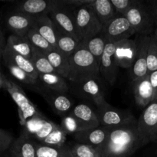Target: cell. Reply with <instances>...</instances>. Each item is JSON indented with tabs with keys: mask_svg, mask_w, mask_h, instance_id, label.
Wrapping results in <instances>:
<instances>
[{
	"mask_svg": "<svg viewBox=\"0 0 157 157\" xmlns=\"http://www.w3.org/2000/svg\"><path fill=\"white\" fill-rule=\"evenodd\" d=\"M34 27L48 41L51 45L57 47V30L48 15H41L35 18Z\"/></svg>",
	"mask_w": 157,
	"mask_h": 157,
	"instance_id": "obj_24",
	"label": "cell"
},
{
	"mask_svg": "<svg viewBox=\"0 0 157 157\" xmlns=\"http://www.w3.org/2000/svg\"><path fill=\"white\" fill-rule=\"evenodd\" d=\"M38 91L41 94L54 112L61 117L68 114L74 108L73 101L66 94L67 93L55 91L45 87L44 89H39Z\"/></svg>",
	"mask_w": 157,
	"mask_h": 157,
	"instance_id": "obj_11",
	"label": "cell"
},
{
	"mask_svg": "<svg viewBox=\"0 0 157 157\" xmlns=\"http://www.w3.org/2000/svg\"><path fill=\"white\" fill-rule=\"evenodd\" d=\"M6 47L31 61L33 58L35 48L31 44L26 35L20 36L12 34L8 38Z\"/></svg>",
	"mask_w": 157,
	"mask_h": 157,
	"instance_id": "obj_22",
	"label": "cell"
},
{
	"mask_svg": "<svg viewBox=\"0 0 157 157\" xmlns=\"http://www.w3.org/2000/svg\"><path fill=\"white\" fill-rule=\"evenodd\" d=\"M6 157H13V156H12V155H11V154H10V156H6Z\"/></svg>",
	"mask_w": 157,
	"mask_h": 157,
	"instance_id": "obj_48",
	"label": "cell"
},
{
	"mask_svg": "<svg viewBox=\"0 0 157 157\" xmlns=\"http://www.w3.org/2000/svg\"><path fill=\"white\" fill-rule=\"evenodd\" d=\"M9 149L13 157H37L36 142L24 132L13 141Z\"/></svg>",
	"mask_w": 157,
	"mask_h": 157,
	"instance_id": "obj_20",
	"label": "cell"
},
{
	"mask_svg": "<svg viewBox=\"0 0 157 157\" xmlns=\"http://www.w3.org/2000/svg\"><path fill=\"white\" fill-rule=\"evenodd\" d=\"M97 157H103V156H102V155H101V153H100V154L98 155V156H97Z\"/></svg>",
	"mask_w": 157,
	"mask_h": 157,
	"instance_id": "obj_47",
	"label": "cell"
},
{
	"mask_svg": "<svg viewBox=\"0 0 157 157\" xmlns=\"http://www.w3.org/2000/svg\"><path fill=\"white\" fill-rule=\"evenodd\" d=\"M35 18L15 9L7 15L6 23L14 35L25 36L35 24Z\"/></svg>",
	"mask_w": 157,
	"mask_h": 157,
	"instance_id": "obj_16",
	"label": "cell"
},
{
	"mask_svg": "<svg viewBox=\"0 0 157 157\" xmlns=\"http://www.w3.org/2000/svg\"><path fill=\"white\" fill-rule=\"evenodd\" d=\"M115 49L116 43L107 42L100 64V74L110 85L116 82L119 67L115 59Z\"/></svg>",
	"mask_w": 157,
	"mask_h": 157,
	"instance_id": "obj_12",
	"label": "cell"
},
{
	"mask_svg": "<svg viewBox=\"0 0 157 157\" xmlns=\"http://www.w3.org/2000/svg\"><path fill=\"white\" fill-rule=\"evenodd\" d=\"M6 43L5 41V38L4 35H3L2 32L1 30V28H0V58L2 57L3 52H4V49L6 48Z\"/></svg>",
	"mask_w": 157,
	"mask_h": 157,
	"instance_id": "obj_43",
	"label": "cell"
},
{
	"mask_svg": "<svg viewBox=\"0 0 157 157\" xmlns=\"http://www.w3.org/2000/svg\"><path fill=\"white\" fill-rule=\"evenodd\" d=\"M37 157H73L71 146L64 145L48 146L41 143H36Z\"/></svg>",
	"mask_w": 157,
	"mask_h": 157,
	"instance_id": "obj_29",
	"label": "cell"
},
{
	"mask_svg": "<svg viewBox=\"0 0 157 157\" xmlns=\"http://www.w3.org/2000/svg\"><path fill=\"white\" fill-rule=\"evenodd\" d=\"M148 6L151 11L155 25L157 26V0H150L148 2Z\"/></svg>",
	"mask_w": 157,
	"mask_h": 157,
	"instance_id": "obj_41",
	"label": "cell"
},
{
	"mask_svg": "<svg viewBox=\"0 0 157 157\" xmlns=\"http://www.w3.org/2000/svg\"><path fill=\"white\" fill-rule=\"evenodd\" d=\"M48 15L57 30L81 41L76 26L75 8L67 6L63 1H58L57 6Z\"/></svg>",
	"mask_w": 157,
	"mask_h": 157,
	"instance_id": "obj_6",
	"label": "cell"
},
{
	"mask_svg": "<svg viewBox=\"0 0 157 157\" xmlns=\"http://www.w3.org/2000/svg\"><path fill=\"white\" fill-rule=\"evenodd\" d=\"M97 115L100 124L106 127H118L136 120L130 111L115 108L107 102L101 107H98Z\"/></svg>",
	"mask_w": 157,
	"mask_h": 157,
	"instance_id": "obj_9",
	"label": "cell"
},
{
	"mask_svg": "<svg viewBox=\"0 0 157 157\" xmlns=\"http://www.w3.org/2000/svg\"><path fill=\"white\" fill-rule=\"evenodd\" d=\"M32 62L33 63L38 75L56 73L55 69L53 68V67L51 64V63L49 62L45 54L41 52V50L35 48Z\"/></svg>",
	"mask_w": 157,
	"mask_h": 157,
	"instance_id": "obj_30",
	"label": "cell"
},
{
	"mask_svg": "<svg viewBox=\"0 0 157 157\" xmlns=\"http://www.w3.org/2000/svg\"><path fill=\"white\" fill-rule=\"evenodd\" d=\"M69 114L76 119L81 126L82 131L97 128L101 125L97 113L91 107L85 104H79L74 107Z\"/></svg>",
	"mask_w": 157,
	"mask_h": 157,
	"instance_id": "obj_18",
	"label": "cell"
},
{
	"mask_svg": "<svg viewBox=\"0 0 157 157\" xmlns=\"http://www.w3.org/2000/svg\"><path fill=\"white\" fill-rule=\"evenodd\" d=\"M72 87L77 95L94 102L98 108L107 103L99 76L90 77L72 83Z\"/></svg>",
	"mask_w": 157,
	"mask_h": 157,
	"instance_id": "obj_8",
	"label": "cell"
},
{
	"mask_svg": "<svg viewBox=\"0 0 157 157\" xmlns=\"http://www.w3.org/2000/svg\"><path fill=\"white\" fill-rule=\"evenodd\" d=\"M66 136H67L66 133L59 126L58 128L55 129L52 133H51L47 137L44 138L40 143L44 144V145L54 146V147L62 146L64 145V142L66 140Z\"/></svg>",
	"mask_w": 157,
	"mask_h": 157,
	"instance_id": "obj_35",
	"label": "cell"
},
{
	"mask_svg": "<svg viewBox=\"0 0 157 157\" xmlns=\"http://www.w3.org/2000/svg\"><path fill=\"white\" fill-rule=\"evenodd\" d=\"M153 35H154L155 38H156V41H157V27L155 29V31H154V33H153Z\"/></svg>",
	"mask_w": 157,
	"mask_h": 157,
	"instance_id": "obj_45",
	"label": "cell"
},
{
	"mask_svg": "<svg viewBox=\"0 0 157 157\" xmlns=\"http://www.w3.org/2000/svg\"><path fill=\"white\" fill-rule=\"evenodd\" d=\"M75 14L77 29L81 41L101 33L103 25L91 5L76 8L75 9Z\"/></svg>",
	"mask_w": 157,
	"mask_h": 157,
	"instance_id": "obj_5",
	"label": "cell"
},
{
	"mask_svg": "<svg viewBox=\"0 0 157 157\" xmlns=\"http://www.w3.org/2000/svg\"><path fill=\"white\" fill-rule=\"evenodd\" d=\"M153 143H156V144H157V132H156V136H155V138H154V140H153Z\"/></svg>",
	"mask_w": 157,
	"mask_h": 157,
	"instance_id": "obj_46",
	"label": "cell"
},
{
	"mask_svg": "<svg viewBox=\"0 0 157 157\" xmlns=\"http://www.w3.org/2000/svg\"><path fill=\"white\" fill-rule=\"evenodd\" d=\"M58 127L59 126L57 125L56 124L52 122V121L48 120L47 117H44L43 119L42 123H41V127H40V128L38 129V130L36 132V133H35L33 137L38 141H39L40 143L44 138L47 137L51 133H52L55 129L58 128Z\"/></svg>",
	"mask_w": 157,
	"mask_h": 157,
	"instance_id": "obj_36",
	"label": "cell"
},
{
	"mask_svg": "<svg viewBox=\"0 0 157 157\" xmlns=\"http://www.w3.org/2000/svg\"><path fill=\"white\" fill-rule=\"evenodd\" d=\"M45 55L53 68L55 69V72L62 78L68 80L71 75L69 58L55 48L50 52L45 53Z\"/></svg>",
	"mask_w": 157,
	"mask_h": 157,
	"instance_id": "obj_23",
	"label": "cell"
},
{
	"mask_svg": "<svg viewBox=\"0 0 157 157\" xmlns=\"http://www.w3.org/2000/svg\"><path fill=\"white\" fill-rule=\"evenodd\" d=\"M71 75L69 81L78 82L84 78L98 77L100 64L94 57L81 44L78 48L69 57Z\"/></svg>",
	"mask_w": 157,
	"mask_h": 157,
	"instance_id": "obj_2",
	"label": "cell"
},
{
	"mask_svg": "<svg viewBox=\"0 0 157 157\" xmlns=\"http://www.w3.org/2000/svg\"><path fill=\"white\" fill-rule=\"evenodd\" d=\"M80 44L81 41L76 39L75 37L57 30L56 49L67 58H69L78 48Z\"/></svg>",
	"mask_w": 157,
	"mask_h": 157,
	"instance_id": "obj_28",
	"label": "cell"
},
{
	"mask_svg": "<svg viewBox=\"0 0 157 157\" xmlns=\"http://www.w3.org/2000/svg\"><path fill=\"white\" fill-rule=\"evenodd\" d=\"M3 88L9 94L14 102L16 104L20 124L21 126L24 127L26 122L34 117L43 115L37 106L29 100L23 89L16 83L6 78Z\"/></svg>",
	"mask_w": 157,
	"mask_h": 157,
	"instance_id": "obj_3",
	"label": "cell"
},
{
	"mask_svg": "<svg viewBox=\"0 0 157 157\" xmlns=\"http://www.w3.org/2000/svg\"><path fill=\"white\" fill-rule=\"evenodd\" d=\"M14 140L13 136L9 132L0 129V156L10 148Z\"/></svg>",
	"mask_w": 157,
	"mask_h": 157,
	"instance_id": "obj_39",
	"label": "cell"
},
{
	"mask_svg": "<svg viewBox=\"0 0 157 157\" xmlns=\"http://www.w3.org/2000/svg\"><path fill=\"white\" fill-rule=\"evenodd\" d=\"M103 35L107 42L117 43L124 39H128L135 35L130 22L124 15H116L108 23L103 26Z\"/></svg>",
	"mask_w": 157,
	"mask_h": 157,
	"instance_id": "obj_10",
	"label": "cell"
},
{
	"mask_svg": "<svg viewBox=\"0 0 157 157\" xmlns=\"http://www.w3.org/2000/svg\"><path fill=\"white\" fill-rule=\"evenodd\" d=\"M63 130L66 133V134H75L80 131H82L81 126L78 124L76 119L73 117L71 114H67L62 117L61 119V126Z\"/></svg>",
	"mask_w": 157,
	"mask_h": 157,
	"instance_id": "obj_37",
	"label": "cell"
},
{
	"mask_svg": "<svg viewBox=\"0 0 157 157\" xmlns=\"http://www.w3.org/2000/svg\"><path fill=\"white\" fill-rule=\"evenodd\" d=\"M147 61L149 75L157 71V41L153 34L150 35Z\"/></svg>",
	"mask_w": 157,
	"mask_h": 157,
	"instance_id": "obj_33",
	"label": "cell"
},
{
	"mask_svg": "<svg viewBox=\"0 0 157 157\" xmlns=\"http://www.w3.org/2000/svg\"><path fill=\"white\" fill-rule=\"evenodd\" d=\"M27 38H29V41L31 42V44H32L35 48L38 49V50H41V52H44V54L47 53V52H50L52 49H53L54 48L51 45L50 43L36 30L35 27L33 26V28L30 29L29 31L27 34Z\"/></svg>",
	"mask_w": 157,
	"mask_h": 157,
	"instance_id": "obj_31",
	"label": "cell"
},
{
	"mask_svg": "<svg viewBox=\"0 0 157 157\" xmlns=\"http://www.w3.org/2000/svg\"><path fill=\"white\" fill-rule=\"evenodd\" d=\"M38 81H40L45 88L49 90L62 93H67L69 90L68 84H67L65 78L57 73L39 75Z\"/></svg>",
	"mask_w": 157,
	"mask_h": 157,
	"instance_id": "obj_26",
	"label": "cell"
},
{
	"mask_svg": "<svg viewBox=\"0 0 157 157\" xmlns=\"http://www.w3.org/2000/svg\"><path fill=\"white\" fill-rule=\"evenodd\" d=\"M130 22L135 34L151 35L154 33V20L148 5L141 0H136L134 4L124 15Z\"/></svg>",
	"mask_w": 157,
	"mask_h": 157,
	"instance_id": "obj_4",
	"label": "cell"
},
{
	"mask_svg": "<svg viewBox=\"0 0 157 157\" xmlns=\"http://www.w3.org/2000/svg\"><path fill=\"white\" fill-rule=\"evenodd\" d=\"M2 58L4 60V62L11 63V64L17 66L21 70L24 71L25 73H27L34 80L38 81L39 75L31 60L15 53V52L6 47V45L2 54Z\"/></svg>",
	"mask_w": 157,
	"mask_h": 157,
	"instance_id": "obj_21",
	"label": "cell"
},
{
	"mask_svg": "<svg viewBox=\"0 0 157 157\" xmlns=\"http://www.w3.org/2000/svg\"><path fill=\"white\" fill-rule=\"evenodd\" d=\"M5 64L6 65L7 68L9 69L11 75H12L15 79L18 80V81L23 83V84H29V85L35 86L38 84V81L34 80L33 78H31L27 73H25L24 71L21 70V68L18 67L17 66L8 62H5Z\"/></svg>",
	"mask_w": 157,
	"mask_h": 157,
	"instance_id": "obj_34",
	"label": "cell"
},
{
	"mask_svg": "<svg viewBox=\"0 0 157 157\" xmlns=\"http://www.w3.org/2000/svg\"><path fill=\"white\" fill-rule=\"evenodd\" d=\"M91 6L103 26L116 17V12L110 0H94Z\"/></svg>",
	"mask_w": 157,
	"mask_h": 157,
	"instance_id": "obj_27",
	"label": "cell"
},
{
	"mask_svg": "<svg viewBox=\"0 0 157 157\" xmlns=\"http://www.w3.org/2000/svg\"><path fill=\"white\" fill-rule=\"evenodd\" d=\"M117 15H124L133 6L136 0H110Z\"/></svg>",
	"mask_w": 157,
	"mask_h": 157,
	"instance_id": "obj_38",
	"label": "cell"
},
{
	"mask_svg": "<svg viewBox=\"0 0 157 157\" xmlns=\"http://www.w3.org/2000/svg\"><path fill=\"white\" fill-rule=\"evenodd\" d=\"M62 1L67 6H71L76 9L81 6L91 5L94 2V0H62Z\"/></svg>",
	"mask_w": 157,
	"mask_h": 157,
	"instance_id": "obj_40",
	"label": "cell"
},
{
	"mask_svg": "<svg viewBox=\"0 0 157 157\" xmlns=\"http://www.w3.org/2000/svg\"><path fill=\"white\" fill-rule=\"evenodd\" d=\"M71 150L73 157H97L101 153L98 148L79 143L71 146Z\"/></svg>",
	"mask_w": 157,
	"mask_h": 157,
	"instance_id": "obj_32",
	"label": "cell"
},
{
	"mask_svg": "<svg viewBox=\"0 0 157 157\" xmlns=\"http://www.w3.org/2000/svg\"><path fill=\"white\" fill-rule=\"evenodd\" d=\"M150 35H141L137 43V55L136 61L131 68V81L144 78L149 75L147 68V52Z\"/></svg>",
	"mask_w": 157,
	"mask_h": 157,
	"instance_id": "obj_14",
	"label": "cell"
},
{
	"mask_svg": "<svg viewBox=\"0 0 157 157\" xmlns=\"http://www.w3.org/2000/svg\"><path fill=\"white\" fill-rule=\"evenodd\" d=\"M137 130L143 147L153 143L157 132V98L145 107L137 120Z\"/></svg>",
	"mask_w": 157,
	"mask_h": 157,
	"instance_id": "obj_7",
	"label": "cell"
},
{
	"mask_svg": "<svg viewBox=\"0 0 157 157\" xmlns=\"http://www.w3.org/2000/svg\"><path fill=\"white\" fill-rule=\"evenodd\" d=\"M149 78H150V83H151L152 87L153 88V90H154L155 97H156V98H157V71L150 73L149 75Z\"/></svg>",
	"mask_w": 157,
	"mask_h": 157,
	"instance_id": "obj_42",
	"label": "cell"
},
{
	"mask_svg": "<svg viewBox=\"0 0 157 157\" xmlns=\"http://www.w3.org/2000/svg\"><path fill=\"white\" fill-rule=\"evenodd\" d=\"M107 44V41L102 32L95 36L85 38L81 41V44L96 59L98 64H101V57L104 54V49Z\"/></svg>",
	"mask_w": 157,
	"mask_h": 157,
	"instance_id": "obj_25",
	"label": "cell"
},
{
	"mask_svg": "<svg viewBox=\"0 0 157 157\" xmlns=\"http://www.w3.org/2000/svg\"><path fill=\"white\" fill-rule=\"evenodd\" d=\"M108 127H98L97 128L83 130L74 134L77 143L87 144L95 148L101 149L107 140Z\"/></svg>",
	"mask_w": 157,
	"mask_h": 157,
	"instance_id": "obj_19",
	"label": "cell"
},
{
	"mask_svg": "<svg viewBox=\"0 0 157 157\" xmlns=\"http://www.w3.org/2000/svg\"><path fill=\"white\" fill-rule=\"evenodd\" d=\"M137 120L118 127H108L107 140L101 149L103 157H130L142 147Z\"/></svg>",
	"mask_w": 157,
	"mask_h": 157,
	"instance_id": "obj_1",
	"label": "cell"
},
{
	"mask_svg": "<svg viewBox=\"0 0 157 157\" xmlns=\"http://www.w3.org/2000/svg\"><path fill=\"white\" fill-rule=\"evenodd\" d=\"M131 85L135 101L139 107L145 108L156 98L149 75L132 81Z\"/></svg>",
	"mask_w": 157,
	"mask_h": 157,
	"instance_id": "obj_17",
	"label": "cell"
},
{
	"mask_svg": "<svg viewBox=\"0 0 157 157\" xmlns=\"http://www.w3.org/2000/svg\"><path fill=\"white\" fill-rule=\"evenodd\" d=\"M6 77L0 71V89L3 87H4V82H5V79H6Z\"/></svg>",
	"mask_w": 157,
	"mask_h": 157,
	"instance_id": "obj_44",
	"label": "cell"
},
{
	"mask_svg": "<svg viewBox=\"0 0 157 157\" xmlns=\"http://www.w3.org/2000/svg\"><path fill=\"white\" fill-rule=\"evenodd\" d=\"M58 5L55 0H26L17 4L15 9L34 18L49 15Z\"/></svg>",
	"mask_w": 157,
	"mask_h": 157,
	"instance_id": "obj_15",
	"label": "cell"
},
{
	"mask_svg": "<svg viewBox=\"0 0 157 157\" xmlns=\"http://www.w3.org/2000/svg\"><path fill=\"white\" fill-rule=\"evenodd\" d=\"M137 55V44L133 39H124L116 43L115 59L118 67L132 68Z\"/></svg>",
	"mask_w": 157,
	"mask_h": 157,
	"instance_id": "obj_13",
	"label": "cell"
}]
</instances>
